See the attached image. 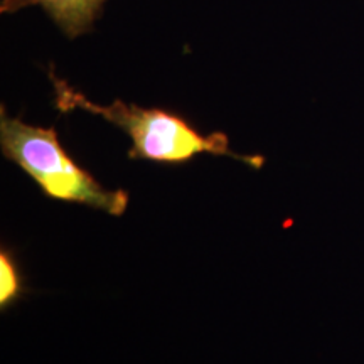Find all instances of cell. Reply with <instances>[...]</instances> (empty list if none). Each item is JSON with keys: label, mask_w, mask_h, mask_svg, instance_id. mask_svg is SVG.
Returning <instances> with one entry per match:
<instances>
[{"label": "cell", "mask_w": 364, "mask_h": 364, "mask_svg": "<svg viewBox=\"0 0 364 364\" xmlns=\"http://www.w3.org/2000/svg\"><path fill=\"white\" fill-rule=\"evenodd\" d=\"M107 0H2L0 12L16 14L27 7H43L59 29L70 39L80 38L91 31L102 16Z\"/></svg>", "instance_id": "3957f363"}, {"label": "cell", "mask_w": 364, "mask_h": 364, "mask_svg": "<svg viewBox=\"0 0 364 364\" xmlns=\"http://www.w3.org/2000/svg\"><path fill=\"white\" fill-rule=\"evenodd\" d=\"M0 150L33 179L49 199L76 203L112 216H124L130 194L107 189L91 172L81 167L59 142L54 127L26 124L21 117L0 110Z\"/></svg>", "instance_id": "7a4b0ae2"}, {"label": "cell", "mask_w": 364, "mask_h": 364, "mask_svg": "<svg viewBox=\"0 0 364 364\" xmlns=\"http://www.w3.org/2000/svg\"><path fill=\"white\" fill-rule=\"evenodd\" d=\"M24 292L26 284L19 262L11 250L4 247L0 252V307L2 311L21 300Z\"/></svg>", "instance_id": "277c9868"}, {"label": "cell", "mask_w": 364, "mask_h": 364, "mask_svg": "<svg viewBox=\"0 0 364 364\" xmlns=\"http://www.w3.org/2000/svg\"><path fill=\"white\" fill-rule=\"evenodd\" d=\"M49 80L54 86V103L63 113L75 110L88 112L110 122L124 130L132 140L129 159L149 161L167 166H182L201 154L218 157H231L253 169H262L263 156H241L230 147L228 135L223 132L201 134L179 113L164 108H144L134 103L115 100L110 105H98L85 97L81 91L58 78L54 68H49Z\"/></svg>", "instance_id": "6da1fadb"}]
</instances>
